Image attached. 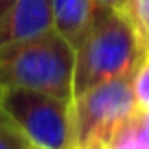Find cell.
Listing matches in <instances>:
<instances>
[{
	"instance_id": "5",
	"label": "cell",
	"mask_w": 149,
	"mask_h": 149,
	"mask_svg": "<svg viewBox=\"0 0 149 149\" xmlns=\"http://www.w3.org/2000/svg\"><path fill=\"white\" fill-rule=\"evenodd\" d=\"M53 31L51 0H15L0 18V51Z\"/></svg>"
},
{
	"instance_id": "9",
	"label": "cell",
	"mask_w": 149,
	"mask_h": 149,
	"mask_svg": "<svg viewBox=\"0 0 149 149\" xmlns=\"http://www.w3.org/2000/svg\"><path fill=\"white\" fill-rule=\"evenodd\" d=\"M134 99L138 110H149V51L143 53L134 72Z\"/></svg>"
},
{
	"instance_id": "15",
	"label": "cell",
	"mask_w": 149,
	"mask_h": 149,
	"mask_svg": "<svg viewBox=\"0 0 149 149\" xmlns=\"http://www.w3.org/2000/svg\"><path fill=\"white\" fill-rule=\"evenodd\" d=\"M0 92H2V88H0Z\"/></svg>"
},
{
	"instance_id": "13",
	"label": "cell",
	"mask_w": 149,
	"mask_h": 149,
	"mask_svg": "<svg viewBox=\"0 0 149 149\" xmlns=\"http://www.w3.org/2000/svg\"><path fill=\"white\" fill-rule=\"evenodd\" d=\"M15 0H0V18H2V15H5V11L9 9L11 5H13Z\"/></svg>"
},
{
	"instance_id": "4",
	"label": "cell",
	"mask_w": 149,
	"mask_h": 149,
	"mask_svg": "<svg viewBox=\"0 0 149 149\" xmlns=\"http://www.w3.org/2000/svg\"><path fill=\"white\" fill-rule=\"evenodd\" d=\"M0 110L9 114L33 147H72V99L29 88H2Z\"/></svg>"
},
{
	"instance_id": "10",
	"label": "cell",
	"mask_w": 149,
	"mask_h": 149,
	"mask_svg": "<svg viewBox=\"0 0 149 149\" xmlns=\"http://www.w3.org/2000/svg\"><path fill=\"white\" fill-rule=\"evenodd\" d=\"M112 149H149V143L134 130V125H132V121H130L123 127V132L116 136Z\"/></svg>"
},
{
	"instance_id": "1",
	"label": "cell",
	"mask_w": 149,
	"mask_h": 149,
	"mask_svg": "<svg viewBox=\"0 0 149 149\" xmlns=\"http://www.w3.org/2000/svg\"><path fill=\"white\" fill-rule=\"evenodd\" d=\"M143 53L130 18L123 11L101 5L90 33L74 51L72 99L136 70Z\"/></svg>"
},
{
	"instance_id": "8",
	"label": "cell",
	"mask_w": 149,
	"mask_h": 149,
	"mask_svg": "<svg viewBox=\"0 0 149 149\" xmlns=\"http://www.w3.org/2000/svg\"><path fill=\"white\" fill-rule=\"evenodd\" d=\"M33 145L24 136V132L11 121L5 110H0V149H31Z\"/></svg>"
},
{
	"instance_id": "14",
	"label": "cell",
	"mask_w": 149,
	"mask_h": 149,
	"mask_svg": "<svg viewBox=\"0 0 149 149\" xmlns=\"http://www.w3.org/2000/svg\"><path fill=\"white\" fill-rule=\"evenodd\" d=\"M31 149H42V147H31Z\"/></svg>"
},
{
	"instance_id": "11",
	"label": "cell",
	"mask_w": 149,
	"mask_h": 149,
	"mask_svg": "<svg viewBox=\"0 0 149 149\" xmlns=\"http://www.w3.org/2000/svg\"><path fill=\"white\" fill-rule=\"evenodd\" d=\"M132 125L149 143V110H136V114L132 116Z\"/></svg>"
},
{
	"instance_id": "7",
	"label": "cell",
	"mask_w": 149,
	"mask_h": 149,
	"mask_svg": "<svg viewBox=\"0 0 149 149\" xmlns=\"http://www.w3.org/2000/svg\"><path fill=\"white\" fill-rule=\"evenodd\" d=\"M123 13L130 18L143 51H149V0H130Z\"/></svg>"
},
{
	"instance_id": "2",
	"label": "cell",
	"mask_w": 149,
	"mask_h": 149,
	"mask_svg": "<svg viewBox=\"0 0 149 149\" xmlns=\"http://www.w3.org/2000/svg\"><path fill=\"white\" fill-rule=\"evenodd\" d=\"M74 48L53 29L0 51V88H29L72 99Z\"/></svg>"
},
{
	"instance_id": "6",
	"label": "cell",
	"mask_w": 149,
	"mask_h": 149,
	"mask_svg": "<svg viewBox=\"0 0 149 149\" xmlns=\"http://www.w3.org/2000/svg\"><path fill=\"white\" fill-rule=\"evenodd\" d=\"M101 0H51L53 29L77 51L90 33Z\"/></svg>"
},
{
	"instance_id": "12",
	"label": "cell",
	"mask_w": 149,
	"mask_h": 149,
	"mask_svg": "<svg viewBox=\"0 0 149 149\" xmlns=\"http://www.w3.org/2000/svg\"><path fill=\"white\" fill-rule=\"evenodd\" d=\"M101 2L107 5V7H112V9H116V11H125V7H127L130 0H101Z\"/></svg>"
},
{
	"instance_id": "3",
	"label": "cell",
	"mask_w": 149,
	"mask_h": 149,
	"mask_svg": "<svg viewBox=\"0 0 149 149\" xmlns=\"http://www.w3.org/2000/svg\"><path fill=\"white\" fill-rule=\"evenodd\" d=\"M134 72L121 74L72 99V147L112 149L116 136L136 114Z\"/></svg>"
}]
</instances>
